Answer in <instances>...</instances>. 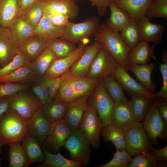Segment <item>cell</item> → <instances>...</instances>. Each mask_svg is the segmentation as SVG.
I'll return each mask as SVG.
<instances>
[{"label":"cell","instance_id":"cell-1","mask_svg":"<svg viewBox=\"0 0 167 167\" xmlns=\"http://www.w3.org/2000/svg\"><path fill=\"white\" fill-rule=\"evenodd\" d=\"M61 76L62 83L54 100L64 102L90 95L101 80L76 76L69 70Z\"/></svg>","mask_w":167,"mask_h":167},{"label":"cell","instance_id":"cell-2","mask_svg":"<svg viewBox=\"0 0 167 167\" xmlns=\"http://www.w3.org/2000/svg\"><path fill=\"white\" fill-rule=\"evenodd\" d=\"M96 41L116 60L126 70H129L128 55L132 49L124 43L121 34L110 30L105 24H100L94 35Z\"/></svg>","mask_w":167,"mask_h":167},{"label":"cell","instance_id":"cell-3","mask_svg":"<svg viewBox=\"0 0 167 167\" xmlns=\"http://www.w3.org/2000/svg\"><path fill=\"white\" fill-rule=\"evenodd\" d=\"M28 122L9 109L0 117V137L4 144L22 142L27 134Z\"/></svg>","mask_w":167,"mask_h":167},{"label":"cell","instance_id":"cell-4","mask_svg":"<svg viewBox=\"0 0 167 167\" xmlns=\"http://www.w3.org/2000/svg\"><path fill=\"white\" fill-rule=\"evenodd\" d=\"M123 131L126 150L131 156L150 152L153 146L143 128L142 122H136Z\"/></svg>","mask_w":167,"mask_h":167},{"label":"cell","instance_id":"cell-5","mask_svg":"<svg viewBox=\"0 0 167 167\" xmlns=\"http://www.w3.org/2000/svg\"><path fill=\"white\" fill-rule=\"evenodd\" d=\"M143 123V128L153 146L158 144L157 139L167 140V123L161 117L153 100Z\"/></svg>","mask_w":167,"mask_h":167},{"label":"cell","instance_id":"cell-6","mask_svg":"<svg viewBox=\"0 0 167 167\" xmlns=\"http://www.w3.org/2000/svg\"><path fill=\"white\" fill-rule=\"evenodd\" d=\"M100 18L91 16L83 22L74 23L70 22L66 26L63 35L60 38L75 44L85 39H90L94 35L100 24Z\"/></svg>","mask_w":167,"mask_h":167},{"label":"cell","instance_id":"cell-7","mask_svg":"<svg viewBox=\"0 0 167 167\" xmlns=\"http://www.w3.org/2000/svg\"><path fill=\"white\" fill-rule=\"evenodd\" d=\"M91 145L79 128L72 131L64 146L69 152L71 159L81 163L85 167L91 160Z\"/></svg>","mask_w":167,"mask_h":167},{"label":"cell","instance_id":"cell-8","mask_svg":"<svg viewBox=\"0 0 167 167\" xmlns=\"http://www.w3.org/2000/svg\"><path fill=\"white\" fill-rule=\"evenodd\" d=\"M87 103L92 104L95 107L102 126L112 123L114 102L106 91L101 80L88 98Z\"/></svg>","mask_w":167,"mask_h":167},{"label":"cell","instance_id":"cell-9","mask_svg":"<svg viewBox=\"0 0 167 167\" xmlns=\"http://www.w3.org/2000/svg\"><path fill=\"white\" fill-rule=\"evenodd\" d=\"M101 121L94 106L88 104L80 124L79 129L91 145L98 149L100 144V133L102 128Z\"/></svg>","mask_w":167,"mask_h":167},{"label":"cell","instance_id":"cell-10","mask_svg":"<svg viewBox=\"0 0 167 167\" xmlns=\"http://www.w3.org/2000/svg\"><path fill=\"white\" fill-rule=\"evenodd\" d=\"M119 64L116 60L102 46L93 60L86 76L101 79L111 75Z\"/></svg>","mask_w":167,"mask_h":167},{"label":"cell","instance_id":"cell-11","mask_svg":"<svg viewBox=\"0 0 167 167\" xmlns=\"http://www.w3.org/2000/svg\"><path fill=\"white\" fill-rule=\"evenodd\" d=\"M5 97L8 101L9 109L16 111L27 121L41 105L38 100L32 95L25 92L20 91Z\"/></svg>","mask_w":167,"mask_h":167},{"label":"cell","instance_id":"cell-12","mask_svg":"<svg viewBox=\"0 0 167 167\" xmlns=\"http://www.w3.org/2000/svg\"><path fill=\"white\" fill-rule=\"evenodd\" d=\"M72 131L63 119L51 123L47 137L42 144V149L56 153L64 146Z\"/></svg>","mask_w":167,"mask_h":167},{"label":"cell","instance_id":"cell-13","mask_svg":"<svg viewBox=\"0 0 167 167\" xmlns=\"http://www.w3.org/2000/svg\"><path fill=\"white\" fill-rule=\"evenodd\" d=\"M89 42V39L82 40L78 47L73 52L64 58L54 61L49 66L44 76L54 78L67 71L83 55Z\"/></svg>","mask_w":167,"mask_h":167},{"label":"cell","instance_id":"cell-14","mask_svg":"<svg viewBox=\"0 0 167 167\" xmlns=\"http://www.w3.org/2000/svg\"><path fill=\"white\" fill-rule=\"evenodd\" d=\"M102 47L99 41H95L87 45L80 58L75 62L69 70L72 74L79 76H86L97 53Z\"/></svg>","mask_w":167,"mask_h":167},{"label":"cell","instance_id":"cell-15","mask_svg":"<svg viewBox=\"0 0 167 167\" xmlns=\"http://www.w3.org/2000/svg\"><path fill=\"white\" fill-rule=\"evenodd\" d=\"M20 47L13 38L10 28L0 27V65L2 67L13 59Z\"/></svg>","mask_w":167,"mask_h":167},{"label":"cell","instance_id":"cell-16","mask_svg":"<svg viewBox=\"0 0 167 167\" xmlns=\"http://www.w3.org/2000/svg\"><path fill=\"white\" fill-rule=\"evenodd\" d=\"M89 96L81 97L69 102L63 119L72 131L79 128L88 107L87 100Z\"/></svg>","mask_w":167,"mask_h":167},{"label":"cell","instance_id":"cell-17","mask_svg":"<svg viewBox=\"0 0 167 167\" xmlns=\"http://www.w3.org/2000/svg\"><path fill=\"white\" fill-rule=\"evenodd\" d=\"M111 75L128 93L131 92H137L142 94L153 100L155 99L154 93L148 92L139 82H137L132 77L127 71L121 65H118Z\"/></svg>","mask_w":167,"mask_h":167},{"label":"cell","instance_id":"cell-18","mask_svg":"<svg viewBox=\"0 0 167 167\" xmlns=\"http://www.w3.org/2000/svg\"><path fill=\"white\" fill-rule=\"evenodd\" d=\"M141 41L152 42L158 45L163 41L162 36L166 31L165 24H154L145 15L138 23Z\"/></svg>","mask_w":167,"mask_h":167},{"label":"cell","instance_id":"cell-19","mask_svg":"<svg viewBox=\"0 0 167 167\" xmlns=\"http://www.w3.org/2000/svg\"><path fill=\"white\" fill-rule=\"evenodd\" d=\"M51 124L44 115L40 106L28 122V134L37 139L42 144Z\"/></svg>","mask_w":167,"mask_h":167},{"label":"cell","instance_id":"cell-20","mask_svg":"<svg viewBox=\"0 0 167 167\" xmlns=\"http://www.w3.org/2000/svg\"><path fill=\"white\" fill-rule=\"evenodd\" d=\"M111 122L112 124L123 130L136 122L130 101L126 103L114 102Z\"/></svg>","mask_w":167,"mask_h":167},{"label":"cell","instance_id":"cell-21","mask_svg":"<svg viewBox=\"0 0 167 167\" xmlns=\"http://www.w3.org/2000/svg\"><path fill=\"white\" fill-rule=\"evenodd\" d=\"M152 0H111L118 7L127 12L131 21L138 23L145 15Z\"/></svg>","mask_w":167,"mask_h":167},{"label":"cell","instance_id":"cell-22","mask_svg":"<svg viewBox=\"0 0 167 167\" xmlns=\"http://www.w3.org/2000/svg\"><path fill=\"white\" fill-rule=\"evenodd\" d=\"M109 7L110 11V15L105 24L114 32H121L131 21L130 16L125 10L118 7L111 2Z\"/></svg>","mask_w":167,"mask_h":167},{"label":"cell","instance_id":"cell-23","mask_svg":"<svg viewBox=\"0 0 167 167\" xmlns=\"http://www.w3.org/2000/svg\"><path fill=\"white\" fill-rule=\"evenodd\" d=\"M154 46L151 47L149 43L141 41L130 52L128 62L130 66L133 64L144 65L148 63L150 58L156 60V57L153 54Z\"/></svg>","mask_w":167,"mask_h":167},{"label":"cell","instance_id":"cell-24","mask_svg":"<svg viewBox=\"0 0 167 167\" xmlns=\"http://www.w3.org/2000/svg\"><path fill=\"white\" fill-rule=\"evenodd\" d=\"M22 142V146L29 165L44 161L45 155L38 140L27 134Z\"/></svg>","mask_w":167,"mask_h":167},{"label":"cell","instance_id":"cell-25","mask_svg":"<svg viewBox=\"0 0 167 167\" xmlns=\"http://www.w3.org/2000/svg\"><path fill=\"white\" fill-rule=\"evenodd\" d=\"M44 10L58 12L73 20L78 15L79 8L76 2L71 0H43Z\"/></svg>","mask_w":167,"mask_h":167},{"label":"cell","instance_id":"cell-26","mask_svg":"<svg viewBox=\"0 0 167 167\" xmlns=\"http://www.w3.org/2000/svg\"><path fill=\"white\" fill-rule=\"evenodd\" d=\"M19 16L18 0H0V27H10Z\"/></svg>","mask_w":167,"mask_h":167},{"label":"cell","instance_id":"cell-27","mask_svg":"<svg viewBox=\"0 0 167 167\" xmlns=\"http://www.w3.org/2000/svg\"><path fill=\"white\" fill-rule=\"evenodd\" d=\"M155 62L144 65L133 64L130 66V70L135 75L137 79L148 92L154 93L156 86L152 82L151 74L155 68Z\"/></svg>","mask_w":167,"mask_h":167},{"label":"cell","instance_id":"cell-28","mask_svg":"<svg viewBox=\"0 0 167 167\" xmlns=\"http://www.w3.org/2000/svg\"><path fill=\"white\" fill-rule=\"evenodd\" d=\"M48 40L36 35L29 37L20 46L19 50L24 53L30 62L35 60L47 47Z\"/></svg>","mask_w":167,"mask_h":167},{"label":"cell","instance_id":"cell-29","mask_svg":"<svg viewBox=\"0 0 167 167\" xmlns=\"http://www.w3.org/2000/svg\"><path fill=\"white\" fill-rule=\"evenodd\" d=\"M57 59L54 53L47 46L35 60L29 63L36 79L44 76L51 64Z\"/></svg>","mask_w":167,"mask_h":167},{"label":"cell","instance_id":"cell-30","mask_svg":"<svg viewBox=\"0 0 167 167\" xmlns=\"http://www.w3.org/2000/svg\"><path fill=\"white\" fill-rule=\"evenodd\" d=\"M10 28L13 38L20 47L29 37L35 34L34 28L21 15L16 19Z\"/></svg>","mask_w":167,"mask_h":167},{"label":"cell","instance_id":"cell-31","mask_svg":"<svg viewBox=\"0 0 167 167\" xmlns=\"http://www.w3.org/2000/svg\"><path fill=\"white\" fill-rule=\"evenodd\" d=\"M68 104L53 100L41 105L40 107L45 118L51 124L63 119Z\"/></svg>","mask_w":167,"mask_h":167},{"label":"cell","instance_id":"cell-32","mask_svg":"<svg viewBox=\"0 0 167 167\" xmlns=\"http://www.w3.org/2000/svg\"><path fill=\"white\" fill-rule=\"evenodd\" d=\"M65 26H58L51 23L44 14L40 22L34 28L35 35L47 40L60 38L63 35Z\"/></svg>","mask_w":167,"mask_h":167},{"label":"cell","instance_id":"cell-33","mask_svg":"<svg viewBox=\"0 0 167 167\" xmlns=\"http://www.w3.org/2000/svg\"><path fill=\"white\" fill-rule=\"evenodd\" d=\"M128 94L131 98L130 102L136 122L143 121L153 100L137 92H131Z\"/></svg>","mask_w":167,"mask_h":167},{"label":"cell","instance_id":"cell-34","mask_svg":"<svg viewBox=\"0 0 167 167\" xmlns=\"http://www.w3.org/2000/svg\"><path fill=\"white\" fill-rule=\"evenodd\" d=\"M101 131L105 143L110 141L114 144L116 151L126 150L123 130L112 123L102 127Z\"/></svg>","mask_w":167,"mask_h":167},{"label":"cell","instance_id":"cell-35","mask_svg":"<svg viewBox=\"0 0 167 167\" xmlns=\"http://www.w3.org/2000/svg\"><path fill=\"white\" fill-rule=\"evenodd\" d=\"M45 155V159L37 167H81V163L73 159H67L59 151L57 154L53 153L42 149Z\"/></svg>","mask_w":167,"mask_h":167},{"label":"cell","instance_id":"cell-36","mask_svg":"<svg viewBox=\"0 0 167 167\" xmlns=\"http://www.w3.org/2000/svg\"><path fill=\"white\" fill-rule=\"evenodd\" d=\"M101 81L107 94L114 102L126 103L128 101L123 87L112 75L104 77Z\"/></svg>","mask_w":167,"mask_h":167},{"label":"cell","instance_id":"cell-37","mask_svg":"<svg viewBox=\"0 0 167 167\" xmlns=\"http://www.w3.org/2000/svg\"><path fill=\"white\" fill-rule=\"evenodd\" d=\"M21 143H13L9 145V167H28L29 165Z\"/></svg>","mask_w":167,"mask_h":167},{"label":"cell","instance_id":"cell-38","mask_svg":"<svg viewBox=\"0 0 167 167\" xmlns=\"http://www.w3.org/2000/svg\"><path fill=\"white\" fill-rule=\"evenodd\" d=\"M29 63L11 71L0 78V82L3 83H13L27 81L36 79Z\"/></svg>","mask_w":167,"mask_h":167},{"label":"cell","instance_id":"cell-39","mask_svg":"<svg viewBox=\"0 0 167 167\" xmlns=\"http://www.w3.org/2000/svg\"><path fill=\"white\" fill-rule=\"evenodd\" d=\"M47 46L54 53L58 58H62L68 56L77 48L75 44L60 38L48 40Z\"/></svg>","mask_w":167,"mask_h":167},{"label":"cell","instance_id":"cell-40","mask_svg":"<svg viewBox=\"0 0 167 167\" xmlns=\"http://www.w3.org/2000/svg\"><path fill=\"white\" fill-rule=\"evenodd\" d=\"M122 39L126 46L133 49L141 41L138 23L131 21L121 32Z\"/></svg>","mask_w":167,"mask_h":167},{"label":"cell","instance_id":"cell-41","mask_svg":"<svg viewBox=\"0 0 167 167\" xmlns=\"http://www.w3.org/2000/svg\"><path fill=\"white\" fill-rule=\"evenodd\" d=\"M44 13L43 1L41 0L28 8L21 15L35 28L40 22Z\"/></svg>","mask_w":167,"mask_h":167},{"label":"cell","instance_id":"cell-42","mask_svg":"<svg viewBox=\"0 0 167 167\" xmlns=\"http://www.w3.org/2000/svg\"><path fill=\"white\" fill-rule=\"evenodd\" d=\"M145 16L150 20L163 18L167 19V0H152L148 7Z\"/></svg>","mask_w":167,"mask_h":167},{"label":"cell","instance_id":"cell-43","mask_svg":"<svg viewBox=\"0 0 167 167\" xmlns=\"http://www.w3.org/2000/svg\"><path fill=\"white\" fill-rule=\"evenodd\" d=\"M53 79L44 76L38 79V82L32 88L33 91L36 96L41 105L48 101V88Z\"/></svg>","mask_w":167,"mask_h":167},{"label":"cell","instance_id":"cell-44","mask_svg":"<svg viewBox=\"0 0 167 167\" xmlns=\"http://www.w3.org/2000/svg\"><path fill=\"white\" fill-rule=\"evenodd\" d=\"M134 157L127 167H159L160 161H157L149 152Z\"/></svg>","mask_w":167,"mask_h":167},{"label":"cell","instance_id":"cell-45","mask_svg":"<svg viewBox=\"0 0 167 167\" xmlns=\"http://www.w3.org/2000/svg\"><path fill=\"white\" fill-rule=\"evenodd\" d=\"M30 62L27 55L19 50L17 55L10 62L0 69V78Z\"/></svg>","mask_w":167,"mask_h":167},{"label":"cell","instance_id":"cell-46","mask_svg":"<svg viewBox=\"0 0 167 167\" xmlns=\"http://www.w3.org/2000/svg\"><path fill=\"white\" fill-rule=\"evenodd\" d=\"M132 158L126 150L116 151L110 161L96 167H127Z\"/></svg>","mask_w":167,"mask_h":167},{"label":"cell","instance_id":"cell-47","mask_svg":"<svg viewBox=\"0 0 167 167\" xmlns=\"http://www.w3.org/2000/svg\"><path fill=\"white\" fill-rule=\"evenodd\" d=\"M162 60L163 63L158 62L160 65V71L162 75L163 84L162 87L159 91L154 93L155 96L167 101V51L164 49Z\"/></svg>","mask_w":167,"mask_h":167},{"label":"cell","instance_id":"cell-48","mask_svg":"<svg viewBox=\"0 0 167 167\" xmlns=\"http://www.w3.org/2000/svg\"><path fill=\"white\" fill-rule=\"evenodd\" d=\"M28 86V84L13 83L0 84V97L15 94L25 89Z\"/></svg>","mask_w":167,"mask_h":167},{"label":"cell","instance_id":"cell-49","mask_svg":"<svg viewBox=\"0 0 167 167\" xmlns=\"http://www.w3.org/2000/svg\"><path fill=\"white\" fill-rule=\"evenodd\" d=\"M44 15L50 22L55 25L65 26L70 22L67 16L58 12L44 10Z\"/></svg>","mask_w":167,"mask_h":167},{"label":"cell","instance_id":"cell-50","mask_svg":"<svg viewBox=\"0 0 167 167\" xmlns=\"http://www.w3.org/2000/svg\"><path fill=\"white\" fill-rule=\"evenodd\" d=\"M62 81L61 76L53 79L48 89V101L53 100L60 87Z\"/></svg>","mask_w":167,"mask_h":167},{"label":"cell","instance_id":"cell-51","mask_svg":"<svg viewBox=\"0 0 167 167\" xmlns=\"http://www.w3.org/2000/svg\"><path fill=\"white\" fill-rule=\"evenodd\" d=\"M90 1L93 7H95L100 16L105 15V11L109 7L111 0H86Z\"/></svg>","mask_w":167,"mask_h":167},{"label":"cell","instance_id":"cell-52","mask_svg":"<svg viewBox=\"0 0 167 167\" xmlns=\"http://www.w3.org/2000/svg\"><path fill=\"white\" fill-rule=\"evenodd\" d=\"M150 153L157 161H167V145L158 149L153 147Z\"/></svg>","mask_w":167,"mask_h":167},{"label":"cell","instance_id":"cell-53","mask_svg":"<svg viewBox=\"0 0 167 167\" xmlns=\"http://www.w3.org/2000/svg\"><path fill=\"white\" fill-rule=\"evenodd\" d=\"M154 100L160 113L163 119L167 123V101L161 98H156Z\"/></svg>","mask_w":167,"mask_h":167},{"label":"cell","instance_id":"cell-54","mask_svg":"<svg viewBox=\"0 0 167 167\" xmlns=\"http://www.w3.org/2000/svg\"><path fill=\"white\" fill-rule=\"evenodd\" d=\"M19 16L27 9L41 0H18Z\"/></svg>","mask_w":167,"mask_h":167},{"label":"cell","instance_id":"cell-55","mask_svg":"<svg viewBox=\"0 0 167 167\" xmlns=\"http://www.w3.org/2000/svg\"><path fill=\"white\" fill-rule=\"evenodd\" d=\"M8 101L5 97H0V117L9 109Z\"/></svg>","mask_w":167,"mask_h":167},{"label":"cell","instance_id":"cell-56","mask_svg":"<svg viewBox=\"0 0 167 167\" xmlns=\"http://www.w3.org/2000/svg\"><path fill=\"white\" fill-rule=\"evenodd\" d=\"M4 145L1 138L0 137V162H1V159L0 157L2 152V148L3 145Z\"/></svg>","mask_w":167,"mask_h":167},{"label":"cell","instance_id":"cell-57","mask_svg":"<svg viewBox=\"0 0 167 167\" xmlns=\"http://www.w3.org/2000/svg\"><path fill=\"white\" fill-rule=\"evenodd\" d=\"M71 0L76 2V1H78L79 0Z\"/></svg>","mask_w":167,"mask_h":167},{"label":"cell","instance_id":"cell-58","mask_svg":"<svg viewBox=\"0 0 167 167\" xmlns=\"http://www.w3.org/2000/svg\"><path fill=\"white\" fill-rule=\"evenodd\" d=\"M1 162H0V167H1L2 166V165H1Z\"/></svg>","mask_w":167,"mask_h":167}]
</instances>
